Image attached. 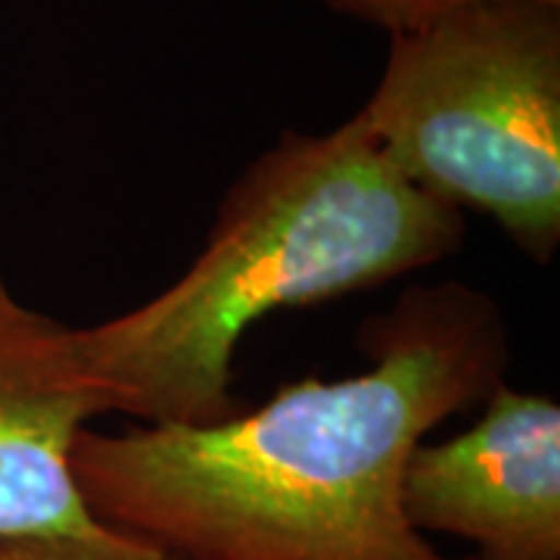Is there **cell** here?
I'll return each mask as SVG.
<instances>
[{
	"instance_id": "1",
	"label": "cell",
	"mask_w": 560,
	"mask_h": 560,
	"mask_svg": "<svg viewBox=\"0 0 560 560\" xmlns=\"http://www.w3.org/2000/svg\"><path fill=\"white\" fill-rule=\"evenodd\" d=\"M361 346V374L290 383L241 418L84 427V508L180 560H452L408 523L401 477L433 427L501 383L499 305L460 283L415 287Z\"/></svg>"
},
{
	"instance_id": "2",
	"label": "cell",
	"mask_w": 560,
	"mask_h": 560,
	"mask_svg": "<svg viewBox=\"0 0 560 560\" xmlns=\"http://www.w3.org/2000/svg\"><path fill=\"white\" fill-rule=\"evenodd\" d=\"M464 231V212L405 178L361 113L327 135L287 131L231 184L178 280L75 327L81 368L103 415L147 427L231 418L249 327L430 268L458 253Z\"/></svg>"
},
{
	"instance_id": "3",
	"label": "cell",
	"mask_w": 560,
	"mask_h": 560,
	"mask_svg": "<svg viewBox=\"0 0 560 560\" xmlns=\"http://www.w3.org/2000/svg\"><path fill=\"white\" fill-rule=\"evenodd\" d=\"M423 194L477 209L529 259L560 246V3L482 0L393 35L359 109Z\"/></svg>"
},
{
	"instance_id": "4",
	"label": "cell",
	"mask_w": 560,
	"mask_h": 560,
	"mask_svg": "<svg viewBox=\"0 0 560 560\" xmlns=\"http://www.w3.org/2000/svg\"><path fill=\"white\" fill-rule=\"evenodd\" d=\"M401 508L418 533L474 541L480 560H560V405L495 383L474 427L415 448Z\"/></svg>"
},
{
	"instance_id": "5",
	"label": "cell",
	"mask_w": 560,
	"mask_h": 560,
	"mask_svg": "<svg viewBox=\"0 0 560 560\" xmlns=\"http://www.w3.org/2000/svg\"><path fill=\"white\" fill-rule=\"evenodd\" d=\"M101 415L75 327L22 302L0 271V539L101 533L72 477L75 440Z\"/></svg>"
},
{
	"instance_id": "6",
	"label": "cell",
	"mask_w": 560,
	"mask_h": 560,
	"mask_svg": "<svg viewBox=\"0 0 560 560\" xmlns=\"http://www.w3.org/2000/svg\"><path fill=\"white\" fill-rule=\"evenodd\" d=\"M0 560H180L160 545L103 526L91 536L0 539Z\"/></svg>"
},
{
	"instance_id": "7",
	"label": "cell",
	"mask_w": 560,
	"mask_h": 560,
	"mask_svg": "<svg viewBox=\"0 0 560 560\" xmlns=\"http://www.w3.org/2000/svg\"><path fill=\"white\" fill-rule=\"evenodd\" d=\"M315 3L340 13V16L364 22V25H377L393 38V35L415 32L420 25H430V22L442 20L455 10H464L470 3H482V0H315ZM551 3H560V0H551Z\"/></svg>"
}]
</instances>
